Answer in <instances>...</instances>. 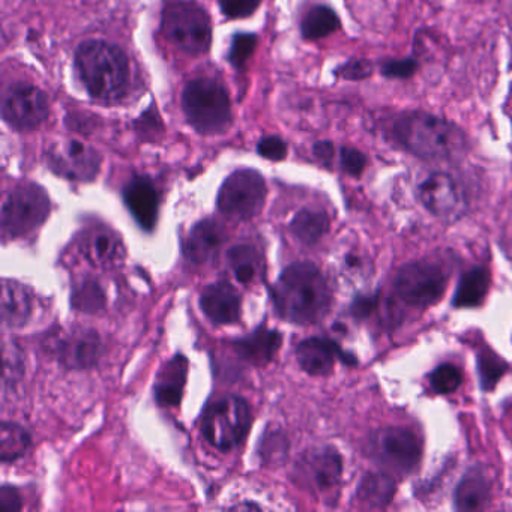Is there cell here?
I'll return each instance as SVG.
<instances>
[{
	"label": "cell",
	"instance_id": "cell-1",
	"mask_svg": "<svg viewBox=\"0 0 512 512\" xmlns=\"http://www.w3.org/2000/svg\"><path fill=\"white\" fill-rule=\"evenodd\" d=\"M278 316L287 322L310 325L326 316L331 307V289L319 268L310 262L287 266L272 289Z\"/></svg>",
	"mask_w": 512,
	"mask_h": 512
},
{
	"label": "cell",
	"instance_id": "cell-2",
	"mask_svg": "<svg viewBox=\"0 0 512 512\" xmlns=\"http://www.w3.org/2000/svg\"><path fill=\"white\" fill-rule=\"evenodd\" d=\"M76 71L88 94L101 103H118L130 88V61L124 50L89 40L76 52Z\"/></svg>",
	"mask_w": 512,
	"mask_h": 512
},
{
	"label": "cell",
	"instance_id": "cell-3",
	"mask_svg": "<svg viewBox=\"0 0 512 512\" xmlns=\"http://www.w3.org/2000/svg\"><path fill=\"white\" fill-rule=\"evenodd\" d=\"M392 137L422 160H451L467 148L466 136L457 125L419 110L401 115L392 127Z\"/></svg>",
	"mask_w": 512,
	"mask_h": 512
},
{
	"label": "cell",
	"instance_id": "cell-4",
	"mask_svg": "<svg viewBox=\"0 0 512 512\" xmlns=\"http://www.w3.org/2000/svg\"><path fill=\"white\" fill-rule=\"evenodd\" d=\"M182 110L197 133L221 134L232 124V104L224 86L211 79L187 83L182 92Z\"/></svg>",
	"mask_w": 512,
	"mask_h": 512
},
{
	"label": "cell",
	"instance_id": "cell-5",
	"mask_svg": "<svg viewBox=\"0 0 512 512\" xmlns=\"http://www.w3.org/2000/svg\"><path fill=\"white\" fill-rule=\"evenodd\" d=\"M253 424L250 404L238 395L212 401L203 416L202 433L218 451H232L245 442Z\"/></svg>",
	"mask_w": 512,
	"mask_h": 512
},
{
	"label": "cell",
	"instance_id": "cell-6",
	"mask_svg": "<svg viewBox=\"0 0 512 512\" xmlns=\"http://www.w3.org/2000/svg\"><path fill=\"white\" fill-rule=\"evenodd\" d=\"M163 31L170 43L190 55H203L211 47L209 14L191 0H175L164 8Z\"/></svg>",
	"mask_w": 512,
	"mask_h": 512
},
{
	"label": "cell",
	"instance_id": "cell-7",
	"mask_svg": "<svg viewBox=\"0 0 512 512\" xmlns=\"http://www.w3.org/2000/svg\"><path fill=\"white\" fill-rule=\"evenodd\" d=\"M50 209L49 194L40 185L26 182L14 188L2 205L0 224L4 241L31 235L46 223Z\"/></svg>",
	"mask_w": 512,
	"mask_h": 512
},
{
	"label": "cell",
	"instance_id": "cell-8",
	"mask_svg": "<svg viewBox=\"0 0 512 512\" xmlns=\"http://www.w3.org/2000/svg\"><path fill=\"white\" fill-rule=\"evenodd\" d=\"M265 178L257 170L233 172L221 185L217 205L221 214L233 220L247 221L262 212L266 202Z\"/></svg>",
	"mask_w": 512,
	"mask_h": 512
},
{
	"label": "cell",
	"instance_id": "cell-9",
	"mask_svg": "<svg viewBox=\"0 0 512 512\" xmlns=\"http://www.w3.org/2000/svg\"><path fill=\"white\" fill-rule=\"evenodd\" d=\"M446 289V275L430 262L403 266L395 277L398 298L413 308H428L440 301Z\"/></svg>",
	"mask_w": 512,
	"mask_h": 512
},
{
	"label": "cell",
	"instance_id": "cell-10",
	"mask_svg": "<svg viewBox=\"0 0 512 512\" xmlns=\"http://www.w3.org/2000/svg\"><path fill=\"white\" fill-rule=\"evenodd\" d=\"M50 115L49 101L37 86L17 83L5 94L2 118L8 127L17 131H34L47 121Z\"/></svg>",
	"mask_w": 512,
	"mask_h": 512
},
{
	"label": "cell",
	"instance_id": "cell-11",
	"mask_svg": "<svg viewBox=\"0 0 512 512\" xmlns=\"http://www.w3.org/2000/svg\"><path fill=\"white\" fill-rule=\"evenodd\" d=\"M424 208L443 221H455L466 211L463 190L448 173H431L418 187Z\"/></svg>",
	"mask_w": 512,
	"mask_h": 512
},
{
	"label": "cell",
	"instance_id": "cell-12",
	"mask_svg": "<svg viewBox=\"0 0 512 512\" xmlns=\"http://www.w3.org/2000/svg\"><path fill=\"white\" fill-rule=\"evenodd\" d=\"M47 160L53 172L70 181H94L101 167L100 154L79 140H64L53 145Z\"/></svg>",
	"mask_w": 512,
	"mask_h": 512
},
{
	"label": "cell",
	"instance_id": "cell-13",
	"mask_svg": "<svg viewBox=\"0 0 512 512\" xmlns=\"http://www.w3.org/2000/svg\"><path fill=\"white\" fill-rule=\"evenodd\" d=\"M296 473L302 481L322 494L337 490L343 475V460L332 446L308 451L296 466Z\"/></svg>",
	"mask_w": 512,
	"mask_h": 512
},
{
	"label": "cell",
	"instance_id": "cell-14",
	"mask_svg": "<svg viewBox=\"0 0 512 512\" xmlns=\"http://www.w3.org/2000/svg\"><path fill=\"white\" fill-rule=\"evenodd\" d=\"M77 248L92 268L112 269L121 265L125 259L124 241L118 233L106 226L83 230Z\"/></svg>",
	"mask_w": 512,
	"mask_h": 512
},
{
	"label": "cell",
	"instance_id": "cell-15",
	"mask_svg": "<svg viewBox=\"0 0 512 512\" xmlns=\"http://www.w3.org/2000/svg\"><path fill=\"white\" fill-rule=\"evenodd\" d=\"M376 445L380 458L400 472H412L421 460V440L409 428L391 427L380 431Z\"/></svg>",
	"mask_w": 512,
	"mask_h": 512
},
{
	"label": "cell",
	"instance_id": "cell-16",
	"mask_svg": "<svg viewBox=\"0 0 512 512\" xmlns=\"http://www.w3.org/2000/svg\"><path fill=\"white\" fill-rule=\"evenodd\" d=\"M104 344L95 329L71 331L58 347L59 364L67 370H88L100 362Z\"/></svg>",
	"mask_w": 512,
	"mask_h": 512
},
{
	"label": "cell",
	"instance_id": "cell-17",
	"mask_svg": "<svg viewBox=\"0 0 512 512\" xmlns=\"http://www.w3.org/2000/svg\"><path fill=\"white\" fill-rule=\"evenodd\" d=\"M122 197L136 223L146 232H152L157 226L160 209V199L154 181L148 176H134L125 185Z\"/></svg>",
	"mask_w": 512,
	"mask_h": 512
},
{
	"label": "cell",
	"instance_id": "cell-18",
	"mask_svg": "<svg viewBox=\"0 0 512 512\" xmlns=\"http://www.w3.org/2000/svg\"><path fill=\"white\" fill-rule=\"evenodd\" d=\"M296 359L299 367L310 376H326L334 368L335 359H343L346 364H353L355 359L344 353L337 343L329 338L311 337L296 346Z\"/></svg>",
	"mask_w": 512,
	"mask_h": 512
},
{
	"label": "cell",
	"instance_id": "cell-19",
	"mask_svg": "<svg viewBox=\"0 0 512 512\" xmlns=\"http://www.w3.org/2000/svg\"><path fill=\"white\" fill-rule=\"evenodd\" d=\"M199 304L203 314L215 325H233L241 319V296L229 281L206 286Z\"/></svg>",
	"mask_w": 512,
	"mask_h": 512
},
{
	"label": "cell",
	"instance_id": "cell-20",
	"mask_svg": "<svg viewBox=\"0 0 512 512\" xmlns=\"http://www.w3.org/2000/svg\"><path fill=\"white\" fill-rule=\"evenodd\" d=\"M224 230L217 221L212 218L199 221L188 233L187 239L182 245L185 259L194 265H203L217 256L224 242Z\"/></svg>",
	"mask_w": 512,
	"mask_h": 512
},
{
	"label": "cell",
	"instance_id": "cell-21",
	"mask_svg": "<svg viewBox=\"0 0 512 512\" xmlns=\"http://www.w3.org/2000/svg\"><path fill=\"white\" fill-rule=\"evenodd\" d=\"M281 343H283V335L280 334V331L268 329L263 325L248 334L247 337L233 341V347L244 361L262 367L274 359L280 350Z\"/></svg>",
	"mask_w": 512,
	"mask_h": 512
},
{
	"label": "cell",
	"instance_id": "cell-22",
	"mask_svg": "<svg viewBox=\"0 0 512 512\" xmlns=\"http://www.w3.org/2000/svg\"><path fill=\"white\" fill-rule=\"evenodd\" d=\"M0 308L4 325L10 328L25 326L34 311V301L28 287L16 280L2 281Z\"/></svg>",
	"mask_w": 512,
	"mask_h": 512
},
{
	"label": "cell",
	"instance_id": "cell-23",
	"mask_svg": "<svg viewBox=\"0 0 512 512\" xmlns=\"http://www.w3.org/2000/svg\"><path fill=\"white\" fill-rule=\"evenodd\" d=\"M188 359L184 355H176L170 359L155 385V400L160 406L175 407L181 403L187 385Z\"/></svg>",
	"mask_w": 512,
	"mask_h": 512
},
{
	"label": "cell",
	"instance_id": "cell-24",
	"mask_svg": "<svg viewBox=\"0 0 512 512\" xmlns=\"http://www.w3.org/2000/svg\"><path fill=\"white\" fill-rule=\"evenodd\" d=\"M490 499V482L479 469L470 470L455 490V508L460 511H476L487 505Z\"/></svg>",
	"mask_w": 512,
	"mask_h": 512
},
{
	"label": "cell",
	"instance_id": "cell-25",
	"mask_svg": "<svg viewBox=\"0 0 512 512\" xmlns=\"http://www.w3.org/2000/svg\"><path fill=\"white\" fill-rule=\"evenodd\" d=\"M490 286V274L485 268H473L461 277L455 290L454 307L475 308L484 302Z\"/></svg>",
	"mask_w": 512,
	"mask_h": 512
},
{
	"label": "cell",
	"instance_id": "cell-26",
	"mask_svg": "<svg viewBox=\"0 0 512 512\" xmlns=\"http://www.w3.org/2000/svg\"><path fill=\"white\" fill-rule=\"evenodd\" d=\"M331 221L328 215L314 209H302L293 217L290 232L304 245H314L329 232Z\"/></svg>",
	"mask_w": 512,
	"mask_h": 512
},
{
	"label": "cell",
	"instance_id": "cell-27",
	"mask_svg": "<svg viewBox=\"0 0 512 512\" xmlns=\"http://www.w3.org/2000/svg\"><path fill=\"white\" fill-rule=\"evenodd\" d=\"M394 493V479L386 473H368L358 487V499L368 508H385Z\"/></svg>",
	"mask_w": 512,
	"mask_h": 512
},
{
	"label": "cell",
	"instance_id": "cell-28",
	"mask_svg": "<svg viewBox=\"0 0 512 512\" xmlns=\"http://www.w3.org/2000/svg\"><path fill=\"white\" fill-rule=\"evenodd\" d=\"M32 437L26 428L16 422L0 425V461L4 464L20 460L28 452Z\"/></svg>",
	"mask_w": 512,
	"mask_h": 512
},
{
	"label": "cell",
	"instance_id": "cell-29",
	"mask_svg": "<svg viewBox=\"0 0 512 512\" xmlns=\"http://www.w3.org/2000/svg\"><path fill=\"white\" fill-rule=\"evenodd\" d=\"M71 305L80 313H101L107 305L106 292L95 278H83L82 281L74 284L73 292H71Z\"/></svg>",
	"mask_w": 512,
	"mask_h": 512
},
{
	"label": "cell",
	"instance_id": "cell-30",
	"mask_svg": "<svg viewBox=\"0 0 512 512\" xmlns=\"http://www.w3.org/2000/svg\"><path fill=\"white\" fill-rule=\"evenodd\" d=\"M341 22L337 13L329 7H314L308 11L301 23L302 37L305 40H320L329 37L340 29Z\"/></svg>",
	"mask_w": 512,
	"mask_h": 512
},
{
	"label": "cell",
	"instance_id": "cell-31",
	"mask_svg": "<svg viewBox=\"0 0 512 512\" xmlns=\"http://www.w3.org/2000/svg\"><path fill=\"white\" fill-rule=\"evenodd\" d=\"M230 268L236 280L242 284H250L259 274L262 257L253 245H236L229 251Z\"/></svg>",
	"mask_w": 512,
	"mask_h": 512
},
{
	"label": "cell",
	"instance_id": "cell-32",
	"mask_svg": "<svg viewBox=\"0 0 512 512\" xmlns=\"http://www.w3.org/2000/svg\"><path fill=\"white\" fill-rule=\"evenodd\" d=\"M289 442L280 430L268 431L260 442L259 455L269 466H281L287 457Z\"/></svg>",
	"mask_w": 512,
	"mask_h": 512
},
{
	"label": "cell",
	"instance_id": "cell-33",
	"mask_svg": "<svg viewBox=\"0 0 512 512\" xmlns=\"http://www.w3.org/2000/svg\"><path fill=\"white\" fill-rule=\"evenodd\" d=\"M463 382L460 368L454 364H442L430 374V385L437 394H451Z\"/></svg>",
	"mask_w": 512,
	"mask_h": 512
},
{
	"label": "cell",
	"instance_id": "cell-34",
	"mask_svg": "<svg viewBox=\"0 0 512 512\" xmlns=\"http://www.w3.org/2000/svg\"><path fill=\"white\" fill-rule=\"evenodd\" d=\"M479 377H481L482 389L490 391L505 374L506 364L491 352L479 353L478 356Z\"/></svg>",
	"mask_w": 512,
	"mask_h": 512
},
{
	"label": "cell",
	"instance_id": "cell-35",
	"mask_svg": "<svg viewBox=\"0 0 512 512\" xmlns=\"http://www.w3.org/2000/svg\"><path fill=\"white\" fill-rule=\"evenodd\" d=\"M257 46V37L254 34H236L233 37L229 50V62L236 68L241 70L247 64L248 58L253 55Z\"/></svg>",
	"mask_w": 512,
	"mask_h": 512
},
{
	"label": "cell",
	"instance_id": "cell-36",
	"mask_svg": "<svg viewBox=\"0 0 512 512\" xmlns=\"http://www.w3.org/2000/svg\"><path fill=\"white\" fill-rule=\"evenodd\" d=\"M418 71V62L415 59H391L380 65V73L386 79H410Z\"/></svg>",
	"mask_w": 512,
	"mask_h": 512
},
{
	"label": "cell",
	"instance_id": "cell-37",
	"mask_svg": "<svg viewBox=\"0 0 512 512\" xmlns=\"http://www.w3.org/2000/svg\"><path fill=\"white\" fill-rule=\"evenodd\" d=\"M374 65L367 59H352L335 70V76L349 82H359L373 76Z\"/></svg>",
	"mask_w": 512,
	"mask_h": 512
},
{
	"label": "cell",
	"instance_id": "cell-38",
	"mask_svg": "<svg viewBox=\"0 0 512 512\" xmlns=\"http://www.w3.org/2000/svg\"><path fill=\"white\" fill-rule=\"evenodd\" d=\"M262 0H218L221 11L229 19H247L256 13Z\"/></svg>",
	"mask_w": 512,
	"mask_h": 512
},
{
	"label": "cell",
	"instance_id": "cell-39",
	"mask_svg": "<svg viewBox=\"0 0 512 512\" xmlns=\"http://www.w3.org/2000/svg\"><path fill=\"white\" fill-rule=\"evenodd\" d=\"M341 166L347 175L359 178L367 167V157L355 148L344 146L341 148Z\"/></svg>",
	"mask_w": 512,
	"mask_h": 512
},
{
	"label": "cell",
	"instance_id": "cell-40",
	"mask_svg": "<svg viewBox=\"0 0 512 512\" xmlns=\"http://www.w3.org/2000/svg\"><path fill=\"white\" fill-rule=\"evenodd\" d=\"M257 152L266 160L281 161L286 158L287 145L277 136L263 137L257 145Z\"/></svg>",
	"mask_w": 512,
	"mask_h": 512
},
{
	"label": "cell",
	"instance_id": "cell-41",
	"mask_svg": "<svg viewBox=\"0 0 512 512\" xmlns=\"http://www.w3.org/2000/svg\"><path fill=\"white\" fill-rule=\"evenodd\" d=\"M22 509V496L11 485L0 488V512H19Z\"/></svg>",
	"mask_w": 512,
	"mask_h": 512
},
{
	"label": "cell",
	"instance_id": "cell-42",
	"mask_svg": "<svg viewBox=\"0 0 512 512\" xmlns=\"http://www.w3.org/2000/svg\"><path fill=\"white\" fill-rule=\"evenodd\" d=\"M314 157L320 161V163L329 166L334 158V145L331 142H317L313 148Z\"/></svg>",
	"mask_w": 512,
	"mask_h": 512
},
{
	"label": "cell",
	"instance_id": "cell-43",
	"mask_svg": "<svg viewBox=\"0 0 512 512\" xmlns=\"http://www.w3.org/2000/svg\"><path fill=\"white\" fill-rule=\"evenodd\" d=\"M244 508H247V506H245V505L233 506V509H244ZM248 508L260 509L259 506H257V505H248Z\"/></svg>",
	"mask_w": 512,
	"mask_h": 512
}]
</instances>
